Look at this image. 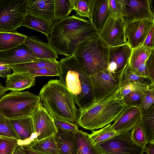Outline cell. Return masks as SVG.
<instances>
[{
    "instance_id": "603a6c76",
    "label": "cell",
    "mask_w": 154,
    "mask_h": 154,
    "mask_svg": "<svg viewBox=\"0 0 154 154\" xmlns=\"http://www.w3.org/2000/svg\"><path fill=\"white\" fill-rule=\"evenodd\" d=\"M54 137L60 154H77L78 147L74 134L58 131Z\"/></svg>"
},
{
    "instance_id": "8992f818",
    "label": "cell",
    "mask_w": 154,
    "mask_h": 154,
    "mask_svg": "<svg viewBox=\"0 0 154 154\" xmlns=\"http://www.w3.org/2000/svg\"><path fill=\"white\" fill-rule=\"evenodd\" d=\"M59 63V80L75 99L80 94L82 84L89 76L84 72L73 55L61 58Z\"/></svg>"
},
{
    "instance_id": "816d5d0a",
    "label": "cell",
    "mask_w": 154,
    "mask_h": 154,
    "mask_svg": "<svg viewBox=\"0 0 154 154\" xmlns=\"http://www.w3.org/2000/svg\"><path fill=\"white\" fill-rule=\"evenodd\" d=\"M149 4L150 6V8L151 10V11L153 14H154V10L153 8V0H149Z\"/></svg>"
},
{
    "instance_id": "ac0fdd59",
    "label": "cell",
    "mask_w": 154,
    "mask_h": 154,
    "mask_svg": "<svg viewBox=\"0 0 154 154\" xmlns=\"http://www.w3.org/2000/svg\"><path fill=\"white\" fill-rule=\"evenodd\" d=\"M9 120L19 137V145H27L36 140L32 116Z\"/></svg>"
},
{
    "instance_id": "ffe728a7",
    "label": "cell",
    "mask_w": 154,
    "mask_h": 154,
    "mask_svg": "<svg viewBox=\"0 0 154 154\" xmlns=\"http://www.w3.org/2000/svg\"><path fill=\"white\" fill-rule=\"evenodd\" d=\"M24 43L39 59L57 60V54L48 42L45 43L35 36L27 37Z\"/></svg>"
},
{
    "instance_id": "9c48e42d",
    "label": "cell",
    "mask_w": 154,
    "mask_h": 154,
    "mask_svg": "<svg viewBox=\"0 0 154 154\" xmlns=\"http://www.w3.org/2000/svg\"><path fill=\"white\" fill-rule=\"evenodd\" d=\"M90 77L94 102L108 97L120 87V79L114 76L107 69L90 76Z\"/></svg>"
},
{
    "instance_id": "83f0119b",
    "label": "cell",
    "mask_w": 154,
    "mask_h": 154,
    "mask_svg": "<svg viewBox=\"0 0 154 154\" xmlns=\"http://www.w3.org/2000/svg\"><path fill=\"white\" fill-rule=\"evenodd\" d=\"M154 51V49L142 45L133 49L129 63L131 69L135 70L145 63Z\"/></svg>"
},
{
    "instance_id": "6da1fadb",
    "label": "cell",
    "mask_w": 154,
    "mask_h": 154,
    "mask_svg": "<svg viewBox=\"0 0 154 154\" xmlns=\"http://www.w3.org/2000/svg\"><path fill=\"white\" fill-rule=\"evenodd\" d=\"M97 34L89 20L72 15L55 21L47 38L57 54L69 57L80 44Z\"/></svg>"
},
{
    "instance_id": "f5cc1de1",
    "label": "cell",
    "mask_w": 154,
    "mask_h": 154,
    "mask_svg": "<svg viewBox=\"0 0 154 154\" xmlns=\"http://www.w3.org/2000/svg\"><path fill=\"white\" fill-rule=\"evenodd\" d=\"M7 0H0V5L5 3Z\"/></svg>"
},
{
    "instance_id": "f1b7e54d",
    "label": "cell",
    "mask_w": 154,
    "mask_h": 154,
    "mask_svg": "<svg viewBox=\"0 0 154 154\" xmlns=\"http://www.w3.org/2000/svg\"><path fill=\"white\" fill-rule=\"evenodd\" d=\"M23 26L41 32L47 37L51 28V26L45 21L30 15L25 16Z\"/></svg>"
},
{
    "instance_id": "44dd1931",
    "label": "cell",
    "mask_w": 154,
    "mask_h": 154,
    "mask_svg": "<svg viewBox=\"0 0 154 154\" xmlns=\"http://www.w3.org/2000/svg\"><path fill=\"white\" fill-rule=\"evenodd\" d=\"M5 88L12 91H21L34 86L35 78L26 73H14L9 75L5 81Z\"/></svg>"
},
{
    "instance_id": "cb8c5ba5",
    "label": "cell",
    "mask_w": 154,
    "mask_h": 154,
    "mask_svg": "<svg viewBox=\"0 0 154 154\" xmlns=\"http://www.w3.org/2000/svg\"><path fill=\"white\" fill-rule=\"evenodd\" d=\"M27 37L17 31H0V52L11 49L24 43Z\"/></svg>"
},
{
    "instance_id": "e575fe53",
    "label": "cell",
    "mask_w": 154,
    "mask_h": 154,
    "mask_svg": "<svg viewBox=\"0 0 154 154\" xmlns=\"http://www.w3.org/2000/svg\"><path fill=\"white\" fill-rule=\"evenodd\" d=\"M18 145V140L9 137L1 136L0 154H13Z\"/></svg>"
},
{
    "instance_id": "bcb514c9",
    "label": "cell",
    "mask_w": 154,
    "mask_h": 154,
    "mask_svg": "<svg viewBox=\"0 0 154 154\" xmlns=\"http://www.w3.org/2000/svg\"><path fill=\"white\" fill-rule=\"evenodd\" d=\"M131 70L135 74L139 77L149 78L145 63L141 65L136 69L134 70H132L131 69Z\"/></svg>"
},
{
    "instance_id": "f546056e",
    "label": "cell",
    "mask_w": 154,
    "mask_h": 154,
    "mask_svg": "<svg viewBox=\"0 0 154 154\" xmlns=\"http://www.w3.org/2000/svg\"><path fill=\"white\" fill-rule=\"evenodd\" d=\"M154 88V85L129 82L120 85L117 94V98L122 100L128 93L134 91H143Z\"/></svg>"
},
{
    "instance_id": "e0dca14e",
    "label": "cell",
    "mask_w": 154,
    "mask_h": 154,
    "mask_svg": "<svg viewBox=\"0 0 154 154\" xmlns=\"http://www.w3.org/2000/svg\"><path fill=\"white\" fill-rule=\"evenodd\" d=\"M38 59L24 43L11 49L0 52V62L9 65Z\"/></svg>"
},
{
    "instance_id": "52a82bcc",
    "label": "cell",
    "mask_w": 154,
    "mask_h": 154,
    "mask_svg": "<svg viewBox=\"0 0 154 154\" xmlns=\"http://www.w3.org/2000/svg\"><path fill=\"white\" fill-rule=\"evenodd\" d=\"M25 0H7L0 5V31L14 32L23 26Z\"/></svg>"
},
{
    "instance_id": "ee69618b",
    "label": "cell",
    "mask_w": 154,
    "mask_h": 154,
    "mask_svg": "<svg viewBox=\"0 0 154 154\" xmlns=\"http://www.w3.org/2000/svg\"><path fill=\"white\" fill-rule=\"evenodd\" d=\"M153 26L142 45L151 49H154V29Z\"/></svg>"
},
{
    "instance_id": "3957f363",
    "label": "cell",
    "mask_w": 154,
    "mask_h": 154,
    "mask_svg": "<svg viewBox=\"0 0 154 154\" xmlns=\"http://www.w3.org/2000/svg\"><path fill=\"white\" fill-rule=\"evenodd\" d=\"M119 89L108 97L95 101L83 110H78L77 123L85 129L93 130L114 121L127 107L117 98Z\"/></svg>"
},
{
    "instance_id": "30bf717a",
    "label": "cell",
    "mask_w": 154,
    "mask_h": 154,
    "mask_svg": "<svg viewBox=\"0 0 154 154\" xmlns=\"http://www.w3.org/2000/svg\"><path fill=\"white\" fill-rule=\"evenodd\" d=\"M121 18L126 25L142 20H153L149 0H121Z\"/></svg>"
},
{
    "instance_id": "8d00e7d4",
    "label": "cell",
    "mask_w": 154,
    "mask_h": 154,
    "mask_svg": "<svg viewBox=\"0 0 154 154\" xmlns=\"http://www.w3.org/2000/svg\"><path fill=\"white\" fill-rule=\"evenodd\" d=\"M0 136L19 140L10 120L6 118L0 119Z\"/></svg>"
},
{
    "instance_id": "836d02e7",
    "label": "cell",
    "mask_w": 154,
    "mask_h": 154,
    "mask_svg": "<svg viewBox=\"0 0 154 154\" xmlns=\"http://www.w3.org/2000/svg\"><path fill=\"white\" fill-rule=\"evenodd\" d=\"M92 0H71L73 10L80 17L90 19L91 10Z\"/></svg>"
},
{
    "instance_id": "d6986e66",
    "label": "cell",
    "mask_w": 154,
    "mask_h": 154,
    "mask_svg": "<svg viewBox=\"0 0 154 154\" xmlns=\"http://www.w3.org/2000/svg\"><path fill=\"white\" fill-rule=\"evenodd\" d=\"M109 17L108 0H92L89 20L97 34Z\"/></svg>"
},
{
    "instance_id": "6f0895ef",
    "label": "cell",
    "mask_w": 154,
    "mask_h": 154,
    "mask_svg": "<svg viewBox=\"0 0 154 154\" xmlns=\"http://www.w3.org/2000/svg\"><path fill=\"white\" fill-rule=\"evenodd\" d=\"M1 137V136H0V137Z\"/></svg>"
},
{
    "instance_id": "11a10c76",
    "label": "cell",
    "mask_w": 154,
    "mask_h": 154,
    "mask_svg": "<svg viewBox=\"0 0 154 154\" xmlns=\"http://www.w3.org/2000/svg\"><path fill=\"white\" fill-rule=\"evenodd\" d=\"M5 118L4 117H3L0 114V119H2L3 118Z\"/></svg>"
},
{
    "instance_id": "b9f144b4",
    "label": "cell",
    "mask_w": 154,
    "mask_h": 154,
    "mask_svg": "<svg viewBox=\"0 0 154 154\" xmlns=\"http://www.w3.org/2000/svg\"><path fill=\"white\" fill-rule=\"evenodd\" d=\"M26 73L35 78L36 77L40 76H58L59 75L58 71L46 68L33 69L29 71Z\"/></svg>"
},
{
    "instance_id": "4fadbf2b",
    "label": "cell",
    "mask_w": 154,
    "mask_h": 154,
    "mask_svg": "<svg viewBox=\"0 0 154 154\" xmlns=\"http://www.w3.org/2000/svg\"><path fill=\"white\" fill-rule=\"evenodd\" d=\"M132 49L127 43L109 47L107 69L115 77L120 78L128 63Z\"/></svg>"
},
{
    "instance_id": "74e56055",
    "label": "cell",
    "mask_w": 154,
    "mask_h": 154,
    "mask_svg": "<svg viewBox=\"0 0 154 154\" xmlns=\"http://www.w3.org/2000/svg\"><path fill=\"white\" fill-rule=\"evenodd\" d=\"M154 88L146 91L139 106L140 108L142 114L149 111L154 105Z\"/></svg>"
},
{
    "instance_id": "7bdbcfd3",
    "label": "cell",
    "mask_w": 154,
    "mask_h": 154,
    "mask_svg": "<svg viewBox=\"0 0 154 154\" xmlns=\"http://www.w3.org/2000/svg\"><path fill=\"white\" fill-rule=\"evenodd\" d=\"M145 65L148 77L154 82V51L146 61Z\"/></svg>"
},
{
    "instance_id": "4dcf8cb0",
    "label": "cell",
    "mask_w": 154,
    "mask_h": 154,
    "mask_svg": "<svg viewBox=\"0 0 154 154\" xmlns=\"http://www.w3.org/2000/svg\"><path fill=\"white\" fill-rule=\"evenodd\" d=\"M119 133L113 129L112 125L110 124L101 129L93 131L89 134V136L94 144L102 142L116 135Z\"/></svg>"
},
{
    "instance_id": "2e32d148",
    "label": "cell",
    "mask_w": 154,
    "mask_h": 154,
    "mask_svg": "<svg viewBox=\"0 0 154 154\" xmlns=\"http://www.w3.org/2000/svg\"><path fill=\"white\" fill-rule=\"evenodd\" d=\"M142 115L139 106H127L112 124V127L117 133L129 132L139 122Z\"/></svg>"
},
{
    "instance_id": "f35d334b",
    "label": "cell",
    "mask_w": 154,
    "mask_h": 154,
    "mask_svg": "<svg viewBox=\"0 0 154 154\" xmlns=\"http://www.w3.org/2000/svg\"><path fill=\"white\" fill-rule=\"evenodd\" d=\"M145 91L130 92L126 95L122 100L126 106H139Z\"/></svg>"
},
{
    "instance_id": "9f6ffc18",
    "label": "cell",
    "mask_w": 154,
    "mask_h": 154,
    "mask_svg": "<svg viewBox=\"0 0 154 154\" xmlns=\"http://www.w3.org/2000/svg\"><path fill=\"white\" fill-rule=\"evenodd\" d=\"M77 154H81L80 152L78 150Z\"/></svg>"
},
{
    "instance_id": "60d3db41",
    "label": "cell",
    "mask_w": 154,
    "mask_h": 154,
    "mask_svg": "<svg viewBox=\"0 0 154 154\" xmlns=\"http://www.w3.org/2000/svg\"><path fill=\"white\" fill-rule=\"evenodd\" d=\"M122 5L121 0H108L109 17L121 18Z\"/></svg>"
},
{
    "instance_id": "5bb4252c",
    "label": "cell",
    "mask_w": 154,
    "mask_h": 154,
    "mask_svg": "<svg viewBox=\"0 0 154 154\" xmlns=\"http://www.w3.org/2000/svg\"><path fill=\"white\" fill-rule=\"evenodd\" d=\"M154 26V20H138L127 24L125 29L127 43L132 49L142 45Z\"/></svg>"
},
{
    "instance_id": "c3c4849f",
    "label": "cell",
    "mask_w": 154,
    "mask_h": 154,
    "mask_svg": "<svg viewBox=\"0 0 154 154\" xmlns=\"http://www.w3.org/2000/svg\"><path fill=\"white\" fill-rule=\"evenodd\" d=\"M22 148L26 154H40L30 149L27 146H21Z\"/></svg>"
},
{
    "instance_id": "f6af8a7d",
    "label": "cell",
    "mask_w": 154,
    "mask_h": 154,
    "mask_svg": "<svg viewBox=\"0 0 154 154\" xmlns=\"http://www.w3.org/2000/svg\"><path fill=\"white\" fill-rule=\"evenodd\" d=\"M12 70L9 65L0 62V77L7 78L11 74Z\"/></svg>"
},
{
    "instance_id": "4316f807",
    "label": "cell",
    "mask_w": 154,
    "mask_h": 154,
    "mask_svg": "<svg viewBox=\"0 0 154 154\" xmlns=\"http://www.w3.org/2000/svg\"><path fill=\"white\" fill-rule=\"evenodd\" d=\"M140 122L147 144L154 143V106L142 115Z\"/></svg>"
},
{
    "instance_id": "484cf974",
    "label": "cell",
    "mask_w": 154,
    "mask_h": 154,
    "mask_svg": "<svg viewBox=\"0 0 154 154\" xmlns=\"http://www.w3.org/2000/svg\"><path fill=\"white\" fill-rule=\"evenodd\" d=\"M74 135L78 150L81 154H100L88 133L79 130Z\"/></svg>"
},
{
    "instance_id": "7a4b0ae2",
    "label": "cell",
    "mask_w": 154,
    "mask_h": 154,
    "mask_svg": "<svg viewBox=\"0 0 154 154\" xmlns=\"http://www.w3.org/2000/svg\"><path fill=\"white\" fill-rule=\"evenodd\" d=\"M38 95L43 106L53 118L76 122L79 111L74 96L59 80H49Z\"/></svg>"
},
{
    "instance_id": "db71d44e",
    "label": "cell",
    "mask_w": 154,
    "mask_h": 154,
    "mask_svg": "<svg viewBox=\"0 0 154 154\" xmlns=\"http://www.w3.org/2000/svg\"><path fill=\"white\" fill-rule=\"evenodd\" d=\"M4 87L3 86L2 83L0 84V88H4Z\"/></svg>"
},
{
    "instance_id": "ab89813d",
    "label": "cell",
    "mask_w": 154,
    "mask_h": 154,
    "mask_svg": "<svg viewBox=\"0 0 154 154\" xmlns=\"http://www.w3.org/2000/svg\"><path fill=\"white\" fill-rule=\"evenodd\" d=\"M131 130V136L132 140L138 145L144 147L147 144L140 120Z\"/></svg>"
},
{
    "instance_id": "f907efd6",
    "label": "cell",
    "mask_w": 154,
    "mask_h": 154,
    "mask_svg": "<svg viewBox=\"0 0 154 154\" xmlns=\"http://www.w3.org/2000/svg\"><path fill=\"white\" fill-rule=\"evenodd\" d=\"M8 90L5 88H0V99L6 93Z\"/></svg>"
},
{
    "instance_id": "7402d4cb",
    "label": "cell",
    "mask_w": 154,
    "mask_h": 154,
    "mask_svg": "<svg viewBox=\"0 0 154 154\" xmlns=\"http://www.w3.org/2000/svg\"><path fill=\"white\" fill-rule=\"evenodd\" d=\"M14 73H26L31 70L46 68L59 72V61L56 60L38 59L31 62L9 65Z\"/></svg>"
},
{
    "instance_id": "1f68e13d",
    "label": "cell",
    "mask_w": 154,
    "mask_h": 154,
    "mask_svg": "<svg viewBox=\"0 0 154 154\" xmlns=\"http://www.w3.org/2000/svg\"><path fill=\"white\" fill-rule=\"evenodd\" d=\"M54 2L55 21L68 17L73 11L71 0H54Z\"/></svg>"
},
{
    "instance_id": "d590c367",
    "label": "cell",
    "mask_w": 154,
    "mask_h": 154,
    "mask_svg": "<svg viewBox=\"0 0 154 154\" xmlns=\"http://www.w3.org/2000/svg\"><path fill=\"white\" fill-rule=\"evenodd\" d=\"M55 125L58 131L66 133L74 134L79 130L78 126L74 122L54 118Z\"/></svg>"
},
{
    "instance_id": "5b68a950",
    "label": "cell",
    "mask_w": 154,
    "mask_h": 154,
    "mask_svg": "<svg viewBox=\"0 0 154 154\" xmlns=\"http://www.w3.org/2000/svg\"><path fill=\"white\" fill-rule=\"evenodd\" d=\"M41 102L28 91H11L0 99V114L9 120L32 116Z\"/></svg>"
},
{
    "instance_id": "d4e9b609",
    "label": "cell",
    "mask_w": 154,
    "mask_h": 154,
    "mask_svg": "<svg viewBox=\"0 0 154 154\" xmlns=\"http://www.w3.org/2000/svg\"><path fill=\"white\" fill-rule=\"evenodd\" d=\"M54 136L35 140L26 146L40 154H60Z\"/></svg>"
},
{
    "instance_id": "8fae6325",
    "label": "cell",
    "mask_w": 154,
    "mask_h": 154,
    "mask_svg": "<svg viewBox=\"0 0 154 154\" xmlns=\"http://www.w3.org/2000/svg\"><path fill=\"white\" fill-rule=\"evenodd\" d=\"M126 26L121 18L110 16L98 35L109 47L123 45L127 43Z\"/></svg>"
},
{
    "instance_id": "277c9868",
    "label": "cell",
    "mask_w": 154,
    "mask_h": 154,
    "mask_svg": "<svg viewBox=\"0 0 154 154\" xmlns=\"http://www.w3.org/2000/svg\"><path fill=\"white\" fill-rule=\"evenodd\" d=\"M109 47L97 34L80 44L73 55L90 76L107 68Z\"/></svg>"
},
{
    "instance_id": "9a60e30c",
    "label": "cell",
    "mask_w": 154,
    "mask_h": 154,
    "mask_svg": "<svg viewBox=\"0 0 154 154\" xmlns=\"http://www.w3.org/2000/svg\"><path fill=\"white\" fill-rule=\"evenodd\" d=\"M26 15L42 19L52 26L55 20L54 0H25Z\"/></svg>"
},
{
    "instance_id": "ba28073f",
    "label": "cell",
    "mask_w": 154,
    "mask_h": 154,
    "mask_svg": "<svg viewBox=\"0 0 154 154\" xmlns=\"http://www.w3.org/2000/svg\"><path fill=\"white\" fill-rule=\"evenodd\" d=\"M100 154H143L144 147L132 140L131 132L120 133L96 145Z\"/></svg>"
},
{
    "instance_id": "7c38bea8",
    "label": "cell",
    "mask_w": 154,
    "mask_h": 154,
    "mask_svg": "<svg viewBox=\"0 0 154 154\" xmlns=\"http://www.w3.org/2000/svg\"><path fill=\"white\" fill-rule=\"evenodd\" d=\"M36 140H41L55 135L58 131L53 117L43 106L42 102L32 116Z\"/></svg>"
},
{
    "instance_id": "7dc6e473",
    "label": "cell",
    "mask_w": 154,
    "mask_h": 154,
    "mask_svg": "<svg viewBox=\"0 0 154 154\" xmlns=\"http://www.w3.org/2000/svg\"><path fill=\"white\" fill-rule=\"evenodd\" d=\"M144 147V151L147 154H154V143H148Z\"/></svg>"
},
{
    "instance_id": "681fc988",
    "label": "cell",
    "mask_w": 154,
    "mask_h": 154,
    "mask_svg": "<svg viewBox=\"0 0 154 154\" xmlns=\"http://www.w3.org/2000/svg\"><path fill=\"white\" fill-rule=\"evenodd\" d=\"M13 154H26L21 146L18 145L15 149Z\"/></svg>"
},
{
    "instance_id": "d6a6232c",
    "label": "cell",
    "mask_w": 154,
    "mask_h": 154,
    "mask_svg": "<svg viewBox=\"0 0 154 154\" xmlns=\"http://www.w3.org/2000/svg\"><path fill=\"white\" fill-rule=\"evenodd\" d=\"M120 81V85L129 82L154 85V82H152L149 78L140 77L135 74L132 72L129 63L121 75Z\"/></svg>"
}]
</instances>
